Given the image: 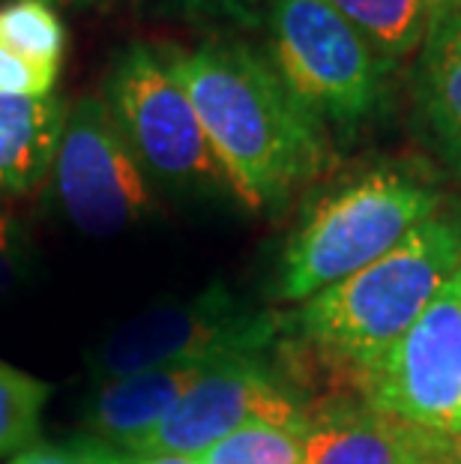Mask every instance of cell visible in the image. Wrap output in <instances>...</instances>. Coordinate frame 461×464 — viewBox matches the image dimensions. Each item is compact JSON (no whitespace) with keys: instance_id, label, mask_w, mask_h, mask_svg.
<instances>
[{"instance_id":"4fadbf2b","label":"cell","mask_w":461,"mask_h":464,"mask_svg":"<svg viewBox=\"0 0 461 464\" xmlns=\"http://www.w3.org/2000/svg\"><path fill=\"white\" fill-rule=\"evenodd\" d=\"M63 123L66 105L57 96L0 93V195H24L52 174Z\"/></svg>"},{"instance_id":"cb8c5ba5","label":"cell","mask_w":461,"mask_h":464,"mask_svg":"<svg viewBox=\"0 0 461 464\" xmlns=\"http://www.w3.org/2000/svg\"><path fill=\"white\" fill-rule=\"evenodd\" d=\"M447 438H449V447H453L456 464H461V411H458V417L453 422V429L447 431Z\"/></svg>"},{"instance_id":"9a60e30c","label":"cell","mask_w":461,"mask_h":464,"mask_svg":"<svg viewBox=\"0 0 461 464\" xmlns=\"http://www.w3.org/2000/svg\"><path fill=\"white\" fill-rule=\"evenodd\" d=\"M0 48L34 63L61 69L66 52L63 22L45 0H13L0 6Z\"/></svg>"},{"instance_id":"d6986e66","label":"cell","mask_w":461,"mask_h":464,"mask_svg":"<svg viewBox=\"0 0 461 464\" xmlns=\"http://www.w3.org/2000/svg\"><path fill=\"white\" fill-rule=\"evenodd\" d=\"M75 447L84 452V459L91 464H201L192 456H171V452H130L108 447L102 440L93 438H78Z\"/></svg>"},{"instance_id":"e0dca14e","label":"cell","mask_w":461,"mask_h":464,"mask_svg":"<svg viewBox=\"0 0 461 464\" xmlns=\"http://www.w3.org/2000/svg\"><path fill=\"white\" fill-rule=\"evenodd\" d=\"M309 426H270L255 422L228 434L210 450H204L201 464H303V443Z\"/></svg>"},{"instance_id":"2e32d148","label":"cell","mask_w":461,"mask_h":464,"mask_svg":"<svg viewBox=\"0 0 461 464\" xmlns=\"http://www.w3.org/2000/svg\"><path fill=\"white\" fill-rule=\"evenodd\" d=\"M48 383L0 362V459L36 447Z\"/></svg>"},{"instance_id":"5bb4252c","label":"cell","mask_w":461,"mask_h":464,"mask_svg":"<svg viewBox=\"0 0 461 464\" xmlns=\"http://www.w3.org/2000/svg\"><path fill=\"white\" fill-rule=\"evenodd\" d=\"M354 31L384 57L389 66H401L419 54L428 34L423 0H323Z\"/></svg>"},{"instance_id":"7a4b0ae2","label":"cell","mask_w":461,"mask_h":464,"mask_svg":"<svg viewBox=\"0 0 461 464\" xmlns=\"http://www.w3.org/2000/svg\"><path fill=\"white\" fill-rule=\"evenodd\" d=\"M461 266V210L444 204L396 249L300 303L288 330L357 383Z\"/></svg>"},{"instance_id":"8fae6325","label":"cell","mask_w":461,"mask_h":464,"mask_svg":"<svg viewBox=\"0 0 461 464\" xmlns=\"http://www.w3.org/2000/svg\"><path fill=\"white\" fill-rule=\"evenodd\" d=\"M414 111L428 150L461 180V13L428 27L414 66Z\"/></svg>"},{"instance_id":"603a6c76","label":"cell","mask_w":461,"mask_h":464,"mask_svg":"<svg viewBox=\"0 0 461 464\" xmlns=\"http://www.w3.org/2000/svg\"><path fill=\"white\" fill-rule=\"evenodd\" d=\"M423 9L428 15V27H435L444 22V18L461 13V0H423Z\"/></svg>"},{"instance_id":"7c38bea8","label":"cell","mask_w":461,"mask_h":464,"mask_svg":"<svg viewBox=\"0 0 461 464\" xmlns=\"http://www.w3.org/2000/svg\"><path fill=\"white\" fill-rule=\"evenodd\" d=\"M207 369L210 365H183V369H153L105 381L87 411L93 440L130 452L139 450V443L178 408V401Z\"/></svg>"},{"instance_id":"8992f818","label":"cell","mask_w":461,"mask_h":464,"mask_svg":"<svg viewBox=\"0 0 461 464\" xmlns=\"http://www.w3.org/2000/svg\"><path fill=\"white\" fill-rule=\"evenodd\" d=\"M102 100L147 180L192 195L231 192L198 114L159 48H123L105 78Z\"/></svg>"},{"instance_id":"6da1fadb","label":"cell","mask_w":461,"mask_h":464,"mask_svg":"<svg viewBox=\"0 0 461 464\" xmlns=\"http://www.w3.org/2000/svg\"><path fill=\"white\" fill-rule=\"evenodd\" d=\"M159 52L189 96L231 192L252 210H279L330 165V130L270 54L225 39Z\"/></svg>"},{"instance_id":"9c48e42d","label":"cell","mask_w":461,"mask_h":464,"mask_svg":"<svg viewBox=\"0 0 461 464\" xmlns=\"http://www.w3.org/2000/svg\"><path fill=\"white\" fill-rule=\"evenodd\" d=\"M315 408L267 357H243L210 365L198 383L178 401L132 452H171L198 459L228 434L270 422V426H309Z\"/></svg>"},{"instance_id":"484cf974","label":"cell","mask_w":461,"mask_h":464,"mask_svg":"<svg viewBox=\"0 0 461 464\" xmlns=\"http://www.w3.org/2000/svg\"><path fill=\"white\" fill-rule=\"evenodd\" d=\"M72 443H75V440H72ZM82 456H84V452H82ZM84 464H91V461H87V459H84Z\"/></svg>"},{"instance_id":"ba28073f","label":"cell","mask_w":461,"mask_h":464,"mask_svg":"<svg viewBox=\"0 0 461 464\" xmlns=\"http://www.w3.org/2000/svg\"><path fill=\"white\" fill-rule=\"evenodd\" d=\"M52 180L63 216L91 237L120 234L153 207L150 180L96 93L66 108Z\"/></svg>"},{"instance_id":"d4e9b609","label":"cell","mask_w":461,"mask_h":464,"mask_svg":"<svg viewBox=\"0 0 461 464\" xmlns=\"http://www.w3.org/2000/svg\"><path fill=\"white\" fill-rule=\"evenodd\" d=\"M45 4H61V0H45ZM72 4H84V0H72Z\"/></svg>"},{"instance_id":"ac0fdd59","label":"cell","mask_w":461,"mask_h":464,"mask_svg":"<svg viewBox=\"0 0 461 464\" xmlns=\"http://www.w3.org/2000/svg\"><path fill=\"white\" fill-rule=\"evenodd\" d=\"M57 72L61 69L34 63L27 57H18L13 52H6V48H0V93L45 100V96H54Z\"/></svg>"},{"instance_id":"7402d4cb","label":"cell","mask_w":461,"mask_h":464,"mask_svg":"<svg viewBox=\"0 0 461 464\" xmlns=\"http://www.w3.org/2000/svg\"><path fill=\"white\" fill-rule=\"evenodd\" d=\"M9 464H84L82 450L75 443H61V447H48V443H36V447L18 452Z\"/></svg>"},{"instance_id":"277c9868","label":"cell","mask_w":461,"mask_h":464,"mask_svg":"<svg viewBox=\"0 0 461 464\" xmlns=\"http://www.w3.org/2000/svg\"><path fill=\"white\" fill-rule=\"evenodd\" d=\"M270 61L327 130L345 135L378 121L389 105V66L323 0H273Z\"/></svg>"},{"instance_id":"ffe728a7","label":"cell","mask_w":461,"mask_h":464,"mask_svg":"<svg viewBox=\"0 0 461 464\" xmlns=\"http://www.w3.org/2000/svg\"><path fill=\"white\" fill-rule=\"evenodd\" d=\"M24 266V237L9 216L0 213V294L13 288Z\"/></svg>"},{"instance_id":"30bf717a","label":"cell","mask_w":461,"mask_h":464,"mask_svg":"<svg viewBox=\"0 0 461 464\" xmlns=\"http://www.w3.org/2000/svg\"><path fill=\"white\" fill-rule=\"evenodd\" d=\"M303 464H456V456L447 434L410 429L362 401H332L312 413Z\"/></svg>"},{"instance_id":"52a82bcc","label":"cell","mask_w":461,"mask_h":464,"mask_svg":"<svg viewBox=\"0 0 461 464\" xmlns=\"http://www.w3.org/2000/svg\"><path fill=\"white\" fill-rule=\"evenodd\" d=\"M354 387L362 404L410 429H453L461 411V266Z\"/></svg>"},{"instance_id":"3957f363","label":"cell","mask_w":461,"mask_h":464,"mask_svg":"<svg viewBox=\"0 0 461 464\" xmlns=\"http://www.w3.org/2000/svg\"><path fill=\"white\" fill-rule=\"evenodd\" d=\"M444 192L405 165H380L321 195L284 243L279 300L306 303L384 258L444 207Z\"/></svg>"},{"instance_id":"44dd1931","label":"cell","mask_w":461,"mask_h":464,"mask_svg":"<svg viewBox=\"0 0 461 464\" xmlns=\"http://www.w3.org/2000/svg\"><path fill=\"white\" fill-rule=\"evenodd\" d=\"M180 6L192 15L231 18V22L252 24L258 22L261 0H180Z\"/></svg>"},{"instance_id":"5b68a950","label":"cell","mask_w":461,"mask_h":464,"mask_svg":"<svg viewBox=\"0 0 461 464\" xmlns=\"http://www.w3.org/2000/svg\"><path fill=\"white\" fill-rule=\"evenodd\" d=\"M288 318L270 309H255L213 282L186 303L153 305L96 348L91 372L105 381L153 369L213 365L243 357H267L276 348Z\"/></svg>"}]
</instances>
